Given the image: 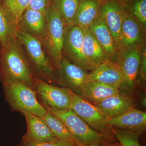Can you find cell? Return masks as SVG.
<instances>
[{
    "label": "cell",
    "instance_id": "cell-1",
    "mask_svg": "<svg viewBox=\"0 0 146 146\" xmlns=\"http://www.w3.org/2000/svg\"><path fill=\"white\" fill-rule=\"evenodd\" d=\"M0 79L3 83L18 82L34 88L35 77L27 55L16 36L1 49Z\"/></svg>",
    "mask_w": 146,
    "mask_h": 146
},
{
    "label": "cell",
    "instance_id": "cell-2",
    "mask_svg": "<svg viewBox=\"0 0 146 146\" xmlns=\"http://www.w3.org/2000/svg\"><path fill=\"white\" fill-rule=\"evenodd\" d=\"M16 36L27 55L34 76L50 84H58L57 73L42 42L18 29Z\"/></svg>",
    "mask_w": 146,
    "mask_h": 146
},
{
    "label": "cell",
    "instance_id": "cell-3",
    "mask_svg": "<svg viewBox=\"0 0 146 146\" xmlns=\"http://www.w3.org/2000/svg\"><path fill=\"white\" fill-rule=\"evenodd\" d=\"M46 19V34L42 43L56 71L61 67L63 59L62 49L65 35V25L63 19L50 3L44 12Z\"/></svg>",
    "mask_w": 146,
    "mask_h": 146
},
{
    "label": "cell",
    "instance_id": "cell-4",
    "mask_svg": "<svg viewBox=\"0 0 146 146\" xmlns=\"http://www.w3.org/2000/svg\"><path fill=\"white\" fill-rule=\"evenodd\" d=\"M4 96L13 111L30 113L43 118L47 110L39 103L33 89L23 82L3 83Z\"/></svg>",
    "mask_w": 146,
    "mask_h": 146
},
{
    "label": "cell",
    "instance_id": "cell-5",
    "mask_svg": "<svg viewBox=\"0 0 146 146\" xmlns=\"http://www.w3.org/2000/svg\"><path fill=\"white\" fill-rule=\"evenodd\" d=\"M68 90L70 98V109L105 138L112 143L115 142L116 138L112 127L107 125V118L94 105L68 88Z\"/></svg>",
    "mask_w": 146,
    "mask_h": 146
},
{
    "label": "cell",
    "instance_id": "cell-6",
    "mask_svg": "<svg viewBox=\"0 0 146 146\" xmlns=\"http://www.w3.org/2000/svg\"><path fill=\"white\" fill-rule=\"evenodd\" d=\"M46 110L63 122L72 135L82 146L112 143L88 125L72 110L61 111Z\"/></svg>",
    "mask_w": 146,
    "mask_h": 146
},
{
    "label": "cell",
    "instance_id": "cell-7",
    "mask_svg": "<svg viewBox=\"0 0 146 146\" xmlns=\"http://www.w3.org/2000/svg\"><path fill=\"white\" fill-rule=\"evenodd\" d=\"M33 90L38 101L46 109H70V98L68 88L54 86L35 77Z\"/></svg>",
    "mask_w": 146,
    "mask_h": 146
},
{
    "label": "cell",
    "instance_id": "cell-8",
    "mask_svg": "<svg viewBox=\"0 0 146 146\" xmlns=\"http://www.w3.org/2000/svg\"><path fill=\"white\" fill-rule=\"evenodd\" d=\"M124 7L119 0H101L98 15L104 21L115 41L118 52Z\"/></svg>",
    "mask_w": 146,
    "mask_h": 146
},
{
    "label": "cell",
    "instance_id": "cell-9",
    "mask_svg": "<svg viewBox=\"0 0 146 146\" xmlns=\"http://www.w3.org/2000/svg\"><path fill=\"white\" fill-rule=\"evenodd\" d=\"M145 35L146 30L124 8L119 52L129 48L144 46Z\"/></svg>",
    "mask_w": 146,
    "mask_h": 146
},
{
    "label": "cell",
    "instance_id": "cell-10",
    "mask_svg": "<svg viewBox=\"0 0 146 146\" xmlns=\"http://www.w3.org/2000/svg\"><path fill=\"white\" fill-rule=\"evenodd\" d=\"M145 46L129 48L118 53L115 62L119 66L123 74V86L131 88L134 86L139 72L142 51Z\"/></svg>",
    "mask_w": 146,
    "mask_h": 146
},
{
    "label": "cell",
    "instance_id": "cell-11",
    "mask_svg": "<svg viewBox=\"0 0 146 146\" xmlns=\"http://www.w3.org/2000/svg\"><path fill=\"white\" fill-rule=\"evenodd\" d=\"M83 39V29L80 27L65 29L62 53L63 58L84 70L82 53Z\"/></svg>",
    "mask_w": 146,
    "mask_h": 146
},
{
    "label": "cell",
    "instance_id": "cell-12",
    "mask_svg": "<svg viewBox=\"0 0 146 146\" xmlns=\"http://www.w3.org/2000/svg\"><path fill=\"white\" fill-rule=\"evenodd\" d=\"M56 72L58 85L68 88L74 94L82 97L80 87L86 81L88 74L86 70L63 57L61 67Z\"/></svg>",
    "mask_w": 146,
    "mask_h": 146
},
{
    "label": "cell",
    "instance_id": "cell-13",
    "mask_svg": "<svg viewBox=\"0 0 146 146\" xmlns=\"http://www.w3.org/2000/svg\"><path fill=\"white\" fill-rule=\"evenodd\" d=\"M83 29L84 39L82 53L84 70L92 71L100 64L110 60L89 29Z\"/></svg>",
    "mask_w": 146,
    "mask_h": 146
},
{
    "label": "cell",
    "instance_id": "cell-14",
    "mask_svg": "<svg viewBox=\"0 0 146 146\" xmlns=\"http://www.w3.org/2000/svg\"><path fill=\"white\" fill-rule=\"evenodd\" d=\"M96 81L118 89L123 87L125 78L121 68L116 62L108 60L100 64L88 74L86 81Z\"/></svg>",
    "mask_w": 146,
    "mask_h": 146
},
{
    "label": "cell",
    "instance_id": "cell-15",
    "mask_svg": "<svg viewBox=\"0 0 146 146\" xmlns=\"http://www.w3.org/2000/svg\"><path fill=\"white\" fill-rule=\"evenodd\" d=\"M110 127L130 131L142 135L146 129V112L134 108L116 117L107 118Z\"/></svg>",
    "mask_w": 146,
    "mask_h": 146
},
{
    "label": "cell",
    "instance_id": "cell-16",
    "mask_svg": "<svg viewBox=\"0 0 146 146\" xmlns=\"http://www.w3.org/2000/svg\"><path fill=\"white\" fill-rule=\"evenodd\" d=\"M134 100L125 95H114L93 104L106 118L116 117L133 108Z\"/></svg>",
    "mask_w": 146,
    "mask_h": 146
},
{
    "label": "cell",
    "instance_id": "cell-17",
    "mask_svg": "<svg viewBox=\"0 0 146 146\" xmlns=\"http://www.w3.org/2000/svg\"><path fill=\"white\" fill-rule=\"evenodd\" d=\"M46 19L44 13L27 8L23 14L17 29L42 42L46 34Z\"/></svg>",
    "mask_w": 146,
    "mask_h": 146
},
{
    "label": "cell",
    "instance_id": "cell-18",
    "mask_svg": "<svg viewBox=\"0 0 146 146\" xmlns=\"http://www.w3.org/2000/svg\"><path fill=\"white\" fill-rule=\"evenodd\" d=\"M23 115L26 121L27 129L22 138L46 143H54L59 141L43 118L27 112Z\"/></svg>",
    "mask_w": 146,
    "mask_h": 146
},
{
    "label": "cell",
    "instance_id": "cell-19",
    "mask_svg": "<svg viewBox=\"0 0 146 146\" xmlns=\"http://www.w3.org/2000/svg\"><path fill=\"white\" fill-rule=\"evenodd\" d=\"M89 29L104 50L109 60L115 62L118 54L117 49L112 34L99 15Z\"/></svg>",
    "mask_w": 146,
    "mask_h": 146
},
{
    "label": "cell",
    "instance_id": "cell-20",
    "mask_svg": "<svg viewBox=\"0 0 146 146\" xmlns=\"http://www.w3.org/2000/svg\"><path fill=\"white\" fill-rule=\"evenodd\" d=\"M101 2V0H80L74 21L68 28L77 26L89 29L98 15Z\"/></svg>",
    "mask_w": 146,
    "mask_h": 146
},
{
    "label": "cell",
    "instance_id": "cell-21",
    "mask_svg": "<svg viewBox=\"0 0 146 146\" xmlns=\"http://www.w3.org/2000/svg\"><path fill=\"white\" fill-rule=\"evenodd\" d=\"M80 91L82 98L91 104L108 97L121 94L117 87L96 81L84 82L80 87Z\"/></svg>",
    "mask_w": 146,
    "mask_h": 146
},
{
    "label": "cell",
    "instance_id": "cell-22",
    "mask_svg": "<svg viewBox=\"0 0 146 146\" xmlns=\"http://www.w3.org/2000/svg\"><path fill=\"white\" fill-rule=\"evenodd\" d=\"M43 119L58 140L70 143L75 146H82L72 135L63 122L52 113L47 111Z\"/></svg>",
    "mask_w": 146,
    "mask_h": 146
},
{
    "label": "cell",
    "instance_id": "cell-23",
    "mask_svg": "<svg viewBox=\"0 0 146 146\" xmlns=\"http://www.w3.org/2000/svg\"><path fill=\"white\" fill-rule=\"evenodd\" d=\"M17 27L3 7H0V45L4 48L16 36Z\"/></svg>",
    "mask_w": 146,
    "mask_h": 146
},
{
    "label": "cell",
    "instance_id": "cell-24",
    "mask_svg": "<svg viewBox=\"0 0 146 146\" xmlns=\"http://www.w3.org/2000/svg\"><path fill=\"white\" fill-rule=\"evenodd\" d=\"M80 0H51V3L63 19L65 29L74 21Z\"/></svg>",
    "mask_w": 146,
    "mask_h": 146
},
{
    "label": "cell",
    "instance_id": "cell-25",
    "mask_svg": "<svg viewBox=\"0 0 146 146\" xmlns=\"http://www.w3.org/2000/svg\"><path fill=\"white\" fill-rule=\"evenodd\" d=\"M120 1L125 9L146 30V0H125Z\"/></svg>",
    "mask_w": 146,
    "mask_h": 146
},
{
    "label": "cell",
    "instance_id": "cell-26",
    "mask_svg": "<svg viewBox=\"0 0 146 146\" xmlns=\"http://www.w3.org/2000/svg\"><path fill=\"white\" fill-rule=\"evenodd\" d=\"M30 0H3V6L13 20L16 26L22 19L27 8Z\"/></svg>",
    "mask_w": 146,
    "mask_h": 146
},
{
    "label": "cell",
    "instance_id": "cell-27",
    "mask_svg": "<svg viewBox=\"0 0 146 146\" xmlns=\"http://www.w3.org/2000/svg\"><path fill=\"white\" fill-rule=\"evenodd\" d=\"M112 128L115 138L121 146H141L138 141L141 134L117 128L112 127Z\"/></svg>",
    "mask_w": 146,
    "mask_h": 146
},
{
    "label": "cell",
    "instance_id": "cell-28",
    "mask_svg": "<svg viewBox=\"0 0 146 146\" xmlns=\"http://www.w3.org/2000/svg\"><path fill=\"white\" fill-rule=\"evenodd\" d=\"M17 146H75L74 145L62 141L54 143L39 142L22 138L20 143Z\"/></svg>",
    "mask_w": 146,
    "mask_h": 146
},
{
    "label": "cell",
    "instance_id": "cell-29",
    "mask_svg": "<svg viewBox=\"0 0 146 146\" xmlns=\"http://www.w3.org/2000/svg\"><path fill=\"white\" fill-rule=\"evenodd\" d=\"M49 3V0H30L27 8L44 13Z\"/></svg>",
    "mask_w": 146,
    "mask_h": 146
},
{
    "label": "cell",
    "instance_id": "cell-30",
    "mask_svg": "<svg viewBox=\"0 0 146 146\" xmlns=\"http://www.w3.org/2000/svg\"><path fill=\"white\" fill-rule=\"evenodd\" d=\"M140 75L141 78L144 81H145L146 79V47L143 48L141 54V63H140Z\"/></svg>",
    "mask_w": 146,
    "mask_h": 146
},
{
    "label": "cell",
    "instance_id": "cell-31",
    "mask_svg": "<svg viewBox=\"0 0 146 146\" xmlns=\"http://www.w3.org/2000/svg\"><path fill=\"white\" fill-rule=\"evenodd\" d=\"M84 146H121L119 142H114L110 143L103 144V145H88Z\"/></svg>",
    "mask_w": 146,
    "mask_h": 146
},
{
    "label": "cell",
    "instance_id": "cell-32",
    "mask_svg": "<svg viewBox=\"0 0 146 146\" xmlns=\"http://www.w3.org/2000/svg\"><path fill=\"white\" fill-rule=\"evenodd\" d=\"M141 104H142L144 107H146V100L145 97L141 100Z\"/></svg>",
    "mask_w": 146,
    "mask_h": 146
},
{
    "label": "cell",
    "instance_id": "cell-33",
    "mask_svg": "<svg viewBox=\"0 0 146 146\" xmlns=\"http://www.w3.org/2000/svg\"><path fill=\"white\" fill-rule=\"evenodd\" d=\"M2 6H3L2 4L1 3V2H0V7Z\"/></svg>",
    "mask_w": 146,
    "mask_h": 146
},
{
    "label": "cell",
    "instance_id": "cell-34",
    "mask_svg": "<svg viewBox=\"0 0 146 146\" xmlns=\"http://www.w3.org/2000/svg\"><path fill=\"white\" fill-rule=\"evenodd\" d=\"M119 1H125V0H119Z\"/></svg>",
    "mask_w": 146,
    "mask_h": 146
}]
</instances>
